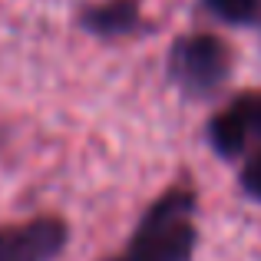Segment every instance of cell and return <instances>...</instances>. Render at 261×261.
<instances>
[{
	"label": "cell",
	"instance_id": "5",
	"mask_svg": "<svg viewBox=\"0 0 261 261\" xmlns=\"http://www.w3.org/2000/svg\"><path fill=\"white\" fill-rule=\"evenodd\" d=\"M86 30L99 33V37H122L139 23V10H136L133 0H113V4L93 7L83 13Z\"/></svg>",
	"mask_w": 261,
	"mask_h": 261
},
{
	"label": "cell",
	"instance_id": "6",
	"mask_svg": "<svg viewBox=\"0 0 261 261\" xmlns=\"http://www.w3.org/2000/svg\"><path fill=\"white\" fill-rule=\"evenodd\" d=\"M212 13L225 20V23H248L258 10V0H205Z\"/></svg>",
	"mask_w": 261,
	"mask_h": 261
},
{
	"label": "cell",
	"instance_id": "4",
	"mask_svg": "<svg viewBox=\"0 0 261 261\" xmlns=\"http://www.w3.org/2000/svg\"><path fill=\"white\" fill-rule=\"evenodd\" d=\"M251 133H255V122H251V96H242L231 106H225L215 119L208 122V142L218 155L231 159V155H242L248 146Z\"/></svg>",
	"mask_w": 261,
	"mask_h": 261
},
{
	"label": "cell",
	"instance_id": "8",
	"mask_svg": "<svg viewBox=\"0 0 261 261\" xmlns=\"http://www.w3.org/2000/svg\"><path fill=\"white\" fill-rule=\"evenodd\" d=\"M251 122H255V133H261V96H251Z\"/></svg>",
	"mask_w": 261,
	"mask_h": 261
},
{
	"label": "cell",
	"instance_id": "3",
	"mask_svg": "<svg viewBox=\"0 0 261 261\" xmlns=\"http://www.w3.org/2000/svg\"><path fill=\"white\" fill-rule=\"evenodd\" d=\"M66 238L70 228L57 215L10 225L0 228V261H57V255L66 248Z\"/></svg>",
	"mask_w": 261,
	"mask_h": 261
},
{
	"label": "cell",
	"instance_id": "2",
	"mask_svg": "<svg viewBox=\"0 0 261 261\" xmlns=\"http://www.w3.org/2000/svg\"><path fill=\"white\" fill-rule=\"evenodd\" d=\"M228 46L208 33H192V37L175 40L169 53V73L189 96H205L218 89L228 76Z\"/></svg>",
	"mask_w": 261,
	"mask_h": 261
},
{
	"label": "cell",
	"instance_id": "1",
	"mask_svg": "<svg viewBox=\"0 0 261 261\" xmlns=\"http://www.w3.org/2000/svg\"><path fill=\"white\" fill-rule=\"evenodd\" d=\"M192 251H195V192L189 185H175L149 205L129 245L113 261H192Z\"/></svg>",
	"mask_w": 261,
	"mask_h": 261
},
{
	"label": "cell",
	"instance_id": "7",
	"mask_svg": "<svg viewBox=\"0 0 261 261\" xmlns=\"http://www.w3.org/2000/svg\"><path fill=\"white\" fill-rule=\"evenodd\" d=\"M242 189L248 192L255 202H261V152H255L242 169Z\"/></svg>",
	"mask_w": 261,
	"mask_h": 261
}]
</instances>
